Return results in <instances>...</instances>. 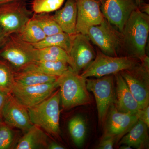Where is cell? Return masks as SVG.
I'll list each match as a JSON object with an SVG mask.
<instances>
[{
    "label": "cell",
    "mask_w": 149,
    "mask_h": 149,
    "mask_svg": "<svg viewBox=\"0 0 149 149\" xmlns=\"http://www.w3.org/2000/svg\"><path fill=\"white\" fill-rule=\"evenodd\" d=\"M122 34L121 52L141 61L147 56L146 46L149 33V16L139 8L131 14Z\"/></svg>",
    "instance_id": "obj_1"
},
{
    "label": "cell",
    "mask_w": 149,
    "mask_h": 149,
    "mask_svg": "<svg viewBox=\"0 0 149 149\" xmlns=\"http://www.w3.org/2000/svg\"><path fill=\"white\" fill-rule=\"evenodd\" d=\"M61 101L64 109H71L91 103V100L86 85V78L69 69L58 77Z\"/></svg>",
    "instance_id": "obj_2"
},
{
    "label": "cell",
    "mask_w": 149,
    "mask_h": 149,
    "mask_svg": "<svg viewBox=\"0 0 149 149\" xmlns=\"http://www.w3.org/2000/svg\"><path fill=\"white\" fill-rule=\"evenodd\" d=\"M60 102L58 89L42 102L27 108L32 123L55 137H58L60 134Z\"/></svg>",
    "instance_id": "obj_3"
},
{
    "label": "cell",
    "mask_w": 149,
    "mask_h": 149,
    "mask_svg": "<svg viewBox=\"0 0 149 149\" xmlns=\"http://www.w3.org/2000/svg\"><path fill=\"white\" fill-rule=\"evenodd\" d=\"M37 49L16 34L9 35L0 49V58L8 63L14 71L27 68L36 61Z\"/></svg>",
    "instance_id": "obj_4"
},
{
    "label": "cell",
    "mask_w": 149,
    "mask_h": 149,
    "mask_svg": "<svg viewBox=\"0 0 149 149\" xmlns=\"http://www.w3.org/2000/svg\"><path fill=\"white\" fill-rule=\"evenodd\" d=\"M141 61L128 56H111L96 50L95 58L80 75L83 78H96L114 74L135 66Z\"/></svg>",
    "instance_id": "obj_5"
},
{
    "label": "cell",
    "mask_w": 149,
    "mask_h": 149,
    "mask_svg": "<svg viewBox=\"0 0 149 149\" xmlns=\"http://www.w3.org/2000/svg\"><path fill=\"white\" fill-rule=\"evenodd\" d=\"M141 109L149 104V58L120 72Z\"/></svg>",
    "instance_id": "obj_6"
},
{
    "label": "cell",
    "mask_w": 149,
    "mask_h": 149,
    "mask_svg": "<svg viewBox=\"0 0 149 149\" xmlns=\"http://www.w3.org/2000/svg\"><path fill=\"white\" fill-rule=\"evenodd\" d=\"M87 35L91 42L107 55L118 56L121 52L122 33L105 17L100 24L88 29Z\"/></svg>",
    "instance_id": "obj_7"
},
{
    "label": "cell",
    "mask_w": 149,
    "mask_h": 149,
    "mask_svg": "<svg viewBox=\"0 0 149 149\" xmlns=\"http://www.w3.org/2000/svg\"><path fill=\"white\" fill-rule=\"evenodd\" d=\"M88 91L94 94L97 109L99 123L105 122L110 107L116 99L114 75H106L98 78H86Z\"/></svg>",
    "instance_id": "obj_8"
},
{
    "label": "cell",
    "mask_w": 149,
    "mask_h": 149,
    "mask_svg": "<svg viewBox=\"0 0 149 149\" xmlns=\"http://www.w3.org/2000/svg\"><path fill=\"white\" fill-rule=\"evenodd\" d=\"M33 15L24 0L0 5V27L9 35L17 34Z\"/></svg>",
    "instance_id": "obj_9"
},
{
    "label": "cell",
    "mask_w": 149,
    "mask_h": 149,
    "mask_svg": "<svg viewBox=\"0 0 149 149\" xmlns=\"http://www.w3.org/2000/svg\"><path fill=\"white\" fill-rule=\"evenodd\" d=\"M58 88L56 80L54 83L28 86L15 83L11 94L17 101L28 108L45 100Z\"/></svg>",
    "instance_id": "obj_10"
},
{
    "label": "cell",
    "mask_w": 149,
    "mask_h": 149,
    "mask_svg": "<svg viewBox=\"0 0 149 149\" xmlns=\"http://www.w3.org/2000/svg\"><path fill=\"white\" fill-rule=\"evenodd\" d=\"M138 8L134 0H106L100 5L105 18L121 32L131 14Z\"/></svg>",
    "instance_id": "obj_11"
},
{
    "label": "cell",
    "mask_w": 149,
    "mask_h": 149,
    "mask_svg": "<svg viewBox=\"0 0 149 149\" xmlns=\"http://www.w3.org/2000/svg\"><path fill=\"white\" fill-rule=\"evenodd\" d=\"M68 54L72 62L70 68L79 74L94 60L96 51L87 35L76 34Z\"/></svg>",
    "instance_id": "obj_12"
},
{
    "label": "cell",
    "mask_w": 149,
    "mask_h": 149,
    "mask_svg": "<svg viewBox=\"0 0 149 149\" xmlns=\"http://www.w3.org/2000/svg\"><path fill=\"white\" fill-rule=\"evenodd\" d=\"M77 8V34L87 35L91 27L100 24L104 17L101 4L96 0H75Z\"/></svg>",
    "instance_id": "obj_13"
},
{
    "label": "cell",
    "mask_w": 149,
    "mask_h": 149,
    "mask_svg": "<svg viewBox=\"0 0 149 149\" xmlns=\"http://www.w3.org/2000/svg\"><path fill=\"white\" fill-rule=\"evenodd\" d=\"M136 114L119 111L114 104L110 107L105 120L104 135L113 136L117 143L138 121Z\"/></svg>",
    "instance_id": "obj_14"
},
{
    "label": "cell",
    "mask_w": 149,
    "mask_h": 149,
    "mask_svg": "<svg viewBox=\"0 0 149 149\" xmlns=\"http://www.w3.org/2000/svg\"><path fill=\"white\" fill-rule=\"evenodd\" d=\"M3 121L24 133L34 125L30 120L28 109L20 103L11 94L8 95L2 112Z\"/></svg>",
    "instance_id": "obj_15"
},
{
    "label": "cell",
    "mask_w": 149,
    "mask_h": 149,
    "mask_svg": "<svg viewBox=\"0 0 149 149\" xmlns=\"http://www.w3.org/2000/svg\"><path fill=\"white\" fill-rule=\"evenodd\" d=\"M116 81L114 104L119 111L137 114L141 109L120 72L114 74Z\"/></svg>",
    "instance_id": "obj_16"
},
{
    "label": "cell",
    "mask_w": 149,
    "mask_h": 149,
    "mask_svg": "<svg viewBox=\"0 0 149 149\" xmlns=\"http://www.w3.org/2000/svg\"><path fill=\"white\" fill-rule=\"evenodd\" d=\"M53 17L63 32L70 35L77 34V8L75 0H66L64 6L56 11Z\"/></svg>",
    "instance_id": "obj_17"
},
{
    "label": "cell",
    "mask_w": 149,
    "mask_h": 149,
    "mask_svg": "<svg viewBox=\"0 0 149 149\" xmlns=\"http://www.w3.org/2000/svg\"><path fill=\"white\" fill-rule=\"evenodd\" d=\"M48 137L44 130L33 125L19 139L15 149L47 148Z\"/></svg>",
    "instance_id": "obj_18"
},
{
    "label": "cell",
    "mask_w": 149,
    "mask_h": 149,
    "mask_svg": "<svg viewBox=\"0 0 149 149\" xmlns=\"http://www.w3.org/2000/svg\"><path fill=\"white\" fill-rule=\"evenodd\" d=\"M57 77L43 73L30 65L22 70L14 71L15 83L26 86L54 83Z\"/></svg>",
    "instance_id": "obj_19"
},
{
    "label": "cell",
    "mask_w": 149,
    "mask_h": 149,
    "mask_svg": "<svg viewBox=\"0 0 149 149\" xmlns=\"http://www.w3.org/2000/svg\"><path fill=\"white\" fill-rule=\"evenodd\" d=\"M148 128L144 123L138 119L128 133L120 139L118 145H128L136 149L145 148L148 141Z\"/></svg>",
    "instance_id": "obj_20"
},
{
    "label": "cell",
    "mask_w": 149,
    "mask_h": 149,
    "mask_svg": "<svg viewBox=\"0 0 149 149\" xmlns=\"http://www.w3.org/2000/svg\"><path fill=\"white\" fill-rule=\"evenodd\" d=\"M76 34L70 35L63 32L47 36L41 42L32 45L36 49H43L49 47H59L64 49L68 54Z\"/></svg>",
    "instance_id": "obj_21"
},
{
    "label": "cell",
    "mask_w": 149,
    "mask_h": 149,
    "mask_svg": "<svg viewBox=\"0 0 149 149\" xmlns=\"http://www.w3.org/2000/svg\"><path fill=\"white\" fill-rule=\"evenodd\" d=\"M61 61L68 63L70 67L72 65V62L68 53L57 47L37 49L36 61Z\"/></svg>",
    "instance_id": "obj_22"
},
{
    "label": "cell",
    "mask_w": 149,
    "mask_h": 149,
    "mask_svg": "<svg viewBox=\"0 0 149 149\" xmlns=\"http://www.w3.org/2000/svg\"><path fill=\"white\" fill-rule=\"evenodd\" d=\"M17 35L23 41L32 45L39 43L47 36L32 17Z\"/></svg>",
    "instance_id": "obj_23"
},
{
    "label": "cell",
    "mask_w": 149,
    "mask_h": 149,
    "mask_svg": "<svg viewBox=\"0 0 149 149\" xmlns=\"http://www.w3.org/2000/svg\"><path fill=\"white\" fill-rule=\"evenodd\" d=\"M30 66L43 73L56 77L61 76L70 68L66 63L49 61H37Z\"/></svg>",
    "instance_id": "obj_24"
},
{
    "label": "cell",
    "mask_w": 149,
    "mask_h": 149,
    "mask_svg": "<svg viewBox=\"0 0 149 149\" xmlns=\"http://www.w3.org/2000/svg\"><path fill=\"white\" fill-rule=\"evenodd\" d=\"M15 83L13 68L8 63L0 59V92L11 94Z\"/></svg>",
    "instance_id": "obj_25"
},
{
    "label": "cell",
    "mask_w": 149,
    "mask_h": 149,
    "mask_svg": "<svg viewBox=\"0 0 149 149\" xmlns=\"http://www.w3.org/2000/svg\"><path fill=\"white\" fill-rule=\"evenodd\" d=\"M68 127L74 143L77 147L81 146L86 136V127L84 119L81 116H76L70 120Z\"/></svg>",
    "instance_id": "obj_26"
},
{
    "label": "cell",
    "mask_w": 149,
    "mask_h": 149,
    "mask_svg": "<svg viewBox=\"0 0 149 149\" xmlns=\"http://www.w3.org/2000/svg\"><path fill=\"white\" fill-rule=\"evenodd\" d=\"M19 138L14 128L3 121L0 122V149H14Z\"/></svg>",
    "instance_id": "obj_27"
},
{
    "label": "cell",
    "mask_w": 149,
    "mask_h": 149,
    "mask_svg": "<svg viewBox=\"0 0 149 149\" xmlns=\"http://www.w3.org/2000/svg\"><path fill=\"white\" fill-rule=\"evenodd\" d=\"M32 18L39 24L46 36L63 32L50 13H33Z\"/></svg>",
    "instance_id": "obj_28"
},
{
    "label": "cell",
    "mask_w": 149,
    "mask_h": 149,
    "mask_svg": "<svg viewBox=\"0 0 149 149\" xmlns=\"http://www.w3.org/2000/svg\"><path fill=\"white\" fill-rule=\"evenodd\" d=\"M65 0H33V13H50L59 9Z\"/></svg>",
    "instance_id": "obj_29"
},
{
    "label": "cell",
    "mask_w": 149,
    "mask_h": 149,
    "mask_svg": "<svg viewBox=\"0 0 149 149\" xmlns=\"http://www.w3.org/2000/svg\"><path fill=\"white\" fill-rule=\"evenodd\" d=\"M116 142V139L113 136L104 135L100 142L97 148L100 149H112Z\"/></svg>",
    "instance_id": "obj_30"
},
{
    "label": "cell",
    "mask_w": 149,
    "mask_h": 149,
    "mask_svg": "<svg viewBox=\"0 0 149 149\" xmlns=\"http://www.w3.org/2000/svg\"><path fill=\"white\" fill-rule=\"evenodd\" d=\"M137 117L138 119L144 123L149 127V107L148 106L143 109H140L137 113Z\"/></svg>",
    "instance_id": "obj_31"
},
{
    "label": "cell",
    "mask_w": 149,
    "mask_h": 149,
    "mask_svg": "<svg viewBox=\"0 0 149 149\" xmlns=\"http://www.w3.org/2000/svg\"><path fill=\"white\" fill-rule=\"evenodd\" d=\"M9 94L0 92V122L3 121L2 119L3 110L8 98Z\"/></svg>",
    "instance_id": "obj_32"
},
{
    "label": "cell",
    "mask_w": 149,
    "mask_h": 149,
    "mask_svg": "<svg viewBox=\"0 0 149 149\" xmlns=\"http://www.w3.org/2000/svg\"><path fill=\"white\" fill-rule=\"evenodd\" d=\"M9 34L0 27V49L5 43Z\"/></svg>",
    "instance_id": "obj_33"
},
{
    "label": "cell",
    "mask_w": 149,
    "mask_h": 149,
    "mask_svg": "<svg viewBox=\"0 0 149 149\" xmlns=\"http://www.w3.org/2000/svg\"><path fill=\"white\" fill-rule=\"evenodd\" d=\"M48 149H64L65 148L58 143L55 142H51L48 144L47 148Z\"/></svg>",
    "instance_id": "obj_34"
},
{
    "label": "cell",
    "mask_w": 149,
    "mask_h": 149,
    "mask_svg": "<svg viewBox=\"0 0 149 149\" xmlns=\"http://www.w3.org/2000/svg\"><path fill=\"white\" fill-rule=\"evenodd\" d=\"M138 8L142 12L149 15V5L143 3Z\"/></svg>",
    "instance_id": "obj_35"
},
{
    "label": "cell",
    "mask_w": 149,
    "mask_h": 149,
    "mask_svg": "<svg viewBox=\"0 0 149 149\" xmlns=\"http://www.w3.org/2000/svg\"><path fill=\"white\" fill-rule=\"evenodd\" d=\"M19 1V0H0V5L11 2L15 1Z\"/></svg>",
    "instance_id": "obj_36"
},
{
    "label": "cell",
    "mask_w": 149,
    "mask_h": 149,
    "mask_svg": "<svg viewBox=\"0 0 149 149\" xmlns=\"http://www.w3.org/2000/svg\"><path fill=\"white\" fill-rule=\"evenodd\" d=\"M120 149H132L131 147L128 146V145H122L120 147Z\"/></svg>",
    "instance_id": "obj_37"
},
{
    "label": "cell",
    "mask_w": 149,
    "mask_h": 149,
    "mask_svg": "<svg viewBox=\"0 0 149 149\" xmlns=\"http://www.w3.org/2000/svg\"><path fill=\"white\" fill-rule=\"evenodd\" d=\"M136 2V5L138 6V8L141 5V4L143 3V0H134Z\"/></svg>",
    "instance_id": "obj_38"
},
{
    "label": "cell",
    "mask_w": 149,
    "mask_h": 149,
    "mask_svg": "<svg viewBox=\"0 0 149 149\" xmlns=\"http://www.w3.org/2000/svg\"><path fill=\"white\" fill-rule=\"evenodd\" d=\"M96 1L100 2V3L101 5H102V4H103L106 1V0H96Z\"/></svg>",
    "instance_id": "obj_39"
}]
</instances>
